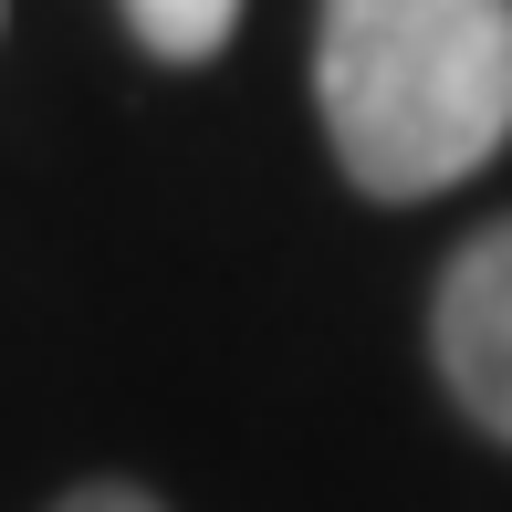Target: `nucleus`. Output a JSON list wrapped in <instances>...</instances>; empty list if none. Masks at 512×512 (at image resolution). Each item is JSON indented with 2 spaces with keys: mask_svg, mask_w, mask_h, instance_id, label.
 <instances>
[{
  "mask_svg": "<svg viewBox=\"0 0 512 512\" xmlns=\"http://www.w3.org/2000/svg\"><path fill=\"white\" fill-rule=\"evenodd\" d=\"M314 95L366 199H429L512 136V0H324Z\"/></svg>",
  "mask_w": 512,
  "mask_h": 512,
  "instance_id": "f257e3e1",
  "label": "nucleus"
},
{
  "mask_svg": "<svg viewBox=\"0 0 512 512\" xmlns=\"http://www.w3.org/2000/svg\"><path fill=\"white\" fill-rule=\"evenodd\" d=\"M429 345H439L450 398L471 408L492 439H512V220H492L450 272H439Z\"/></svg>",
  "mask_w": 512,
  "mask_h": 512,
  "instance_id": "f03ea898",
  "label": "nucleus"
},
{
  "mask_svg": "<svg viewBox=\"0 0 512 512\" xmlns=\"http://www.w3.org/2000/svg\"><path fill=\"white\" fill-rule=\"evenodd\" d=\"M126 21H136V42L157 63H209L241 32V0H126Z\"/></svg>",
  "mask_w": 512,
  "mask_h": 512,
  "instance_id": "7ed1b4c3",
  "label": "nucleus"
},
{
  "mask_svg": "<svg viewBox=\"0 0 512 512\" xmlns=\"http://www.w3.org/2000/svg\"><path fill=\"white\" fill-rule=\"evenodd\" d=\"M53 512H168L157 492H136V481H84V492H63Z\"/></svg>",
  "mask_w": 512,
  "mask_h": 512,
  "instance_id": "20e7f679",
  "label": "nucleus"
}]
</instances>
